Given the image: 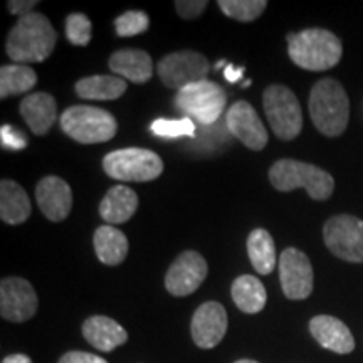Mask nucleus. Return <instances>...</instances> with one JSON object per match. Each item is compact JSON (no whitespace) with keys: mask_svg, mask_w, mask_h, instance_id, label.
Wrapping results in <instances>:
<instances>
[{"mask_svg":"<svg viewBox=\"0 0 363 363\" xmlns=\"http://www.w3.org/2000/svg\"><path fill=\"white\" fill-rule=\"evenodd\" d=\"M57 43V33L44 13L33 12L12 27L6 43L7 56L17 65L43 62L51 56Z\"/></svg>","mask_w":363,"mask_h":363,"instance_id":"1","label":"nucleus"},{"mask_svg":"<svg viewBox=\"0 0 363 363\" xmlns=\"http://www.w3.org/2000/svg\"><path fill=\"white\" fill-rule=\"evenodd\" d=\"M310 116L313 125L326 136H340L350 120V101L342 84L333 78H323L310 93Z\"/></svg>","mask_w":363,"mask_h":363,"instance_id":"2","label":"nucleus"},{"mask_svg":"<svg viewBox=\"0 0 363 363\" xmlns=\"http://www.w3.org/2000/svg\"><path fill=\"white\" fill-rule=\"evenodd\" d=\"M289 59L306 71H328L340 62L343 45L337 35L326 29H306L288 34Z\"/></svg>","mask_w":363,"mask_h":363,"instance_id":"3","label":"nucleus"},{"mask_svg":"<svg viewBox=\"0 0 363 363\" xmlns=\"http://www.w3.org/2000/svg\"><path fill=\"white\" fill-rule=\"evenodd\" d=\"M271 185L279 192L305 189L313 201H326L335 190V180L328 172L306 162L283 158L269 169Z\"/></svg>","mask_w":363,"mask_h":363,"instance_id":"4","label":"nucleus"},{"mask_svg":"<svg viewBox=\"0 0 363 363\" xmlns=\"http://www.w3.org/2000/svg\"><path fill=\"white\" fill-rule=\"evenodd\" d=\"M59 123L69 138L83 145L110 142L118 131L116 118L110 111L88 104L67 108Z\"/></svg>","mask_w":363,"mask_h":363,"instance_id":"5","label":"nucleus"},{"mask_svg":"<svg viewBox=\"0 0 363 363\" xmlns=\"http://www.w3.org/2000/svg\"><path fill=\"white\" fill-rule=\"evenodd\" d=\"M262 104L272 131L283 142H291L303 130V111L296 94L288 86L271 84L262 93Z\"/></svg>","mask_w":363,"mask_h":363,"instance_id":"6","label":"nucleus"},{"mask_svg":"<svg viewBox=\"0 0 363 363\" xmlns=\"http://www.w3.org/2000/svg\"><path fill=\"white\" fill-rule=\"evenodd\" d=\"M108 177L120 182H152L163 172V162L152 150L123 148L103 158Z\"/></svg>","mask_w":363,"mask_h":363,"instance_id":"7","label":"nucleus"},{"mask_svg":"<svg viewBox=\"0 0 363 363\" xmlns=\"http://www.w3.org/2000/svg\"><path fill=\"white\" fill-rule=\"evenodd\" d=\"M227 103L225 91L214 81H201L177 91L175 106L187 118H194L202 125H212L224 113Z\"/></svg>","mask_w":363,"mask_h":363,"instance_id":"8","label":"nucleus"},{"mask_svg":"<svg viewBox=\"0 0 363 363\" xmlns=\"http://www.w3.org/2000/svg\"><path fill=\"white\" fill-rule=\"evenodd\" d=\"M323 239L333 256L347 262H363V220L340 214L325 222Z\"/></svg>","mask_w":363,"mask_h":363,"instance_id":"9","label":"nucleus"},{"mask_svg":"<svg viewBox=\"0 0 363 363\" xmlns=\"http://www.w3.org/2000/svg\"><path fill=\"white\" fill-rule=\"evenodd\" d=\"M208 61L206 56L195 51H179L165 56L157 65V72L162 83L170 89H184L190 84L207 79Z\"/></svg>","mask_w":363,"mask_h":363,"instance_id":"10","label":"nucleus"},{"mask_svg":"<svg viewBox=\"0 0 363 363\" xmlns=\"http://www.w3.org/2000/svg\"><path fill=\"white\" fill-rule=\"evenodd\" d=\"M279 281L286 298L293 301L306 299L315 281L310 257L296 247L284 249L279 256Z\"/></svg>","mask_w":363,"mask_h":363,"instance_id":"11","label":"nucleus"},{"mask_svg":"<svg viewBox=\"0 0 363 363\" xmlns=\"http://www.w3.org/2000/svg\"><path fill=\"white\" fill-rule=\"evenodd\" d=\"M208 272L207 261L197 251L182 252L165 276L167 291L174 296H189L201 288Z\"/></svg>","mask_w":363,"mask_h":363,"instance_id":"12","label":"nucleus"},{"mask_svg":"<svg viewBox=\"0 0 363 363\" xmlns=\"http://www.w3.org/2000/svg\"><path fill=\"white\" fill-rule=\"evenodd\" d=\"M38 311V294L22 278H6L0 283V315L13 323H24Z\"/></svg>","mask_w":363,"mask_h":363,"instance_id":"13","label":"nucleus"},{"mask_svg":"<svg viewBox=\"0 0 363 363\" xmlns=\"http://www.w3.org/2000/svg\"><path fill=\"white\" fill-rule=\"evenodd\" d=\"M227 130L239 140L244 147L259 152L269 142L267 130L259 115L247 101H235L225 115Z\"/></svg>","mask_w":363,"mask_h":363,"instance_id":"14","label":"nucleus"},{"mask_svg":"<svg viewBox=\"0 0 363 363\" xmlns=\"http://www.w3.org/2000/svg\"><path fill=\"white\" fill-rule=\"evenodd\" d=\"M227 331V311L217 301H207L197 308L192 316L190 333L197 347L214 348L225 337Z\"/></svg>","mask_w":363,"mask_h":363,"instance_id":"15","label":"nucleus"},{"mask_svg":"<svg viewBox=\"0 0 363 363\" xmlns=\"http://www.w3.org/2000/svg\"><path fill=\"white\" fill-rule=\"evenodd\" d=\"M35 201L40 212L51 222H61L69 216L72 207L71 187L59 177H44L35 187Z\"/></svg>","mask_w":363,"mask_h":363,"instance_id":"16","label":"nucleus"},{"mask_svg":"<svg viewBox=\"0 0 363 363\" xmlns=\"http://www.w3.org/2000/svg\"><path fill=\"white\" fill-rule=\"evenodd\" d=\"M310 333L321 347L338 355H347L355 348V338L350 328L335 316L318 315L311 318Z\"/></svg>","mask_w":363,"mask_h":363,"instance_id":"17","label":"nucleus"},{"mask_svg":"<svg viewBox=\"0 0 363 363\" xmlns=\"http://www.w3.org/2000/svg\"><path fill=\"white\" fill-rule=\"evenodd\" d=\"M19 111L34 135H45L56 123L57 103L49 93L38 91L22 99Z\"/></svg>","mask_w":363,"mask_h":363,"instance_id":"18","label":"nucleus"},{"mask_svg":"<svg viewBox=\"0 0 363 363\" xmlns=\"http://www.w3.org/2000/svg\"><path fill=\"white\" fill-rule=\"evenodd\" d=\"M108 66L115 76L136 84L147 83L153 76L152 57L142 49H120L111 54Z\"/></svg>","mask_w":363,"mask_h":363,"instance_id":"19","label":"nucleus"},{"mask_svg":"<svg viewBox=\"0 0 363 363\" xmlns=\"http://www.w3.org/2000/svg\"><path fill=\"white\" fill-rule=\"evenodd\" d=\"M83 337L99 352H113L128 340V333L120 323L108 316H91L83 323Z\"/></svg>","mask_w":363,"mask_h":363,"instance_id":"20","label":"nucleus"},{"mask_svg":"<svg viewBox=\"0 0 363 363\" xmlns=\"http://www.w3.org/2000/svg\"><path fill=\"white\" fill-rule=\"evenodd\" d=\"M138 208V195L126 185H115L108 190L99 203V216L108 225L123 224L130 220Z\"/></svg>","mask_w":363,"mask_h":363,"instance_id":"21","label":"nucleus"},{"mask_svg":"<svg viewBox=\"0 0 363 363\" xmlns=\"http://www.w3.org/2000/svg\"><path fill=\"white\" fill-rule=\"evenodd\" d=\"M30 206L29 195L17 182L2 180L0 184V217L6 224L19 225L29 219Z\"/></svg>","mask_w":363,"mask_h":363,"instance_id":"22","label":"nucleus"},{"mask_svg":"<svg viewBox=\"0 0 363 363\" xmlns=\"http://www.w3.org/2000/svg\"><path fill=\"white\" fill-rule=\"evenodd\" d=\"M93 244L98 259L106 266L121 264L128 254V239L115 225L106 224L98 227L96 233H94Z\"/></svg>","mask_w":363,"mask_h":363,"instance_id":"23","label":"nucleus"},{"mask_svg":"<svg viewBox=\"0 0 363 363\" xmlns=\"http://www.w3.org/2000/svg\"><path fill=\"white\" fill-rule=\"evenodd\" d=\"M76 93L83 99H96V101H111L123 96L126 81L115 74H98L83 78L76 83Z\"/></svg>","mask_w":363,"mask_h":363,"instance_id":"24","label":"nucleus"},{"mask_svg":"<svg viewBox=\"0 0 363 363\" xmlns=\"http://www.w3.org/2000/svg\"><path fill=\"white\" fill-rule=\"evenodd\" d=\"M230 291H233V299L235 306H238L242 313L256 315V313L264 310L267 301L266 288L256 276H239V278L233 283V289H230Z\"/></svg>","mask_w":363,"mask_h":363,"instance_id":"25","label":"nucleus"},{"mask_svg":"<svg viewBox=\"0 0 363 363\" xmlns=\"http://www.w3.org/2000/svg\"><path fill=\"white\" fill-rule=\"evenodd\" d=\"M247 254L252 267L259 274L267 276L276 267V246L272 235L266 229H254L247 238Z\"/></svg>","mask_w":363,"mask_h":363,"instance_id":"26","label":"nucleus"},{"mask_svg":"<svg viewBox=\"0 0 363 363\" xmlns=\"http://www.w3.org/2000/svg\"><path fill=\"white\" fill-rule=\"evenodd\" d=\"M38 83V74L26 65H6L0 67V98L30 91Z\"/></svg>","mask_w":363,"mask_h":363,"instance_id":"27","label":"nucleus"},{"mask_svg":"<svg viewBox=\"0 0 363 363\" xmlns=\"http://www.w3.org/2000/svg\"><path fill=\"white\" fill-rule=\"evenodd\" d=\"M266 0H219V9L230 19L252 22L266 11Z\"/></svg>","mask_w":363,"mask_h":363,"instance_id":"28","label":"nucleus"},{"mask_svg":"<svg viewBox=\"0 0 363 363\" xmlns=\"http://www.w3.org/2000/svg\"><path fill=\"white\" fill-rule=\"evenodd\" d=\"M153 135L160 136V138H180V136H195V125L190 118H180V120H155L152 123Z\"/></svg>","mask_w":363,"mask_h":363,"instance_id":"29","label":"nucleus"},{"mask_svg":"<svg viewBox=\"0 0 363 363\" xmlns=\"http://www.w3.org/2000/svg\"><path fill=\"white\" fill-rule=\"evenodd\" d=\"M150 19L143 11H128L121 13L115 21L116 34L120 38H133V35L143 34L148 29Z\"/></svg>","mask_w":363,"mask_h":363,"instance_id":"30","label":"nucleus"},{"mask_svg":"<svg viewBox=\"0 0 363 363\" xmlns=\"http://www.w3.org/2000/svg\"><path fill=\"white\" fill-rule=\"evenodd\" d=\"M66 38L71 44L79 45H88L91 40V21L84 13H71L66 19Z\"/></svg>","mask_w":363,"mask_h":363,"instance_id":"31","label":"nucleus"},{"mask_svg":"<svg viewBox=\"0 0 363 363\" xmlns=\"http://www.w3.org/2000/svg\"><path fill=\"white\" fill-rule=\"evenodd\" d=\"M0 140H2V147L9 148V150H22L27 147V138L26 135L19 131L17 128H13L11 125H4L0 128Z\"/></svg>","mask_w":363,"mask_h":363,"instance_id":"32","label":"nucleus"},{"mask_svg":"<svg viewBox=\"0 0 363 363\" xmlns=\"http://www.w3.org/2000/svg\"><path fill=\"white\" fill-rule=\"evenodd\" d=\"M175 7L182 19L194 21L206 11L207 2L206 0H179V2H175Z\"/></svg>","mask_w":363,"mask_h":363,"instance_id":"33","label":"nucleus"},{"mask_svg":"<svg viewBox=\"0 0 363 363\" xmlns=\"http://www.w3.org/2000/svg\"><path fill=\"white\" fill-rule=\"evenodd\" d=\"M59 363H108L104 358L86 352H67L61 357Z\"/></svg>","mask_w":363,"mask_h":363,"instance_id":"34","label":"nucleus"},{"mask_svg":"<svg viewBox=\"0 0 363 363\" xmlns=\"http://www.w3.org/2000/svg\"><path fill=\"white\" fill-rule=\"evenodd\" d=\"M38 6V2L35 0H11V2L7 4L9 7V12L13 13V16H19V19L22 17L29 16V13H33L34 11L33 9Z\"/></svg>","mask_w":363,"mask_h":363,"instance_id":"35","label":"nucleus"},{"mask_svg":"<svg viewBox=\"0 0 363 363\" xmlns=\"http://www.w3.org/2000/svg\"><path fill=\"white\" fill-rule=\"evenodd\" d=\"M242 72H244V67H235L233 65H229L225 67L224 76L229 83H238V81L242 78Z\"/></svg>","mask_w":363,"mask_h":363,"instance_id":"36","label":"nucleus"},{"mask_svg":"<svg viewBox=\"0 0 363 363\" xmlns=\"http://www.w3.org/2000/svg\"><path fill=\"white\" fill-rule=\"evenodd\" d=\"M2 363H33L27 355H22V353H16V355H9L2 360Z\"/></svg>","mask_w":363,"mask_h":363,"instance_id":"37","label":"nucleus"},{"mask_svg":"<svg viewBox=\"0 0 363 363\" xmlns=\"http://www.w3.org/2000/svg\"><path fill=\"white\" fill-rule=\"evenodd\" d=\"M234 363H259V362L249 360V358H244V360H238V362H234Z\"/></svg>","mask_w":363,"mask_h":363,"instance_id":"38","label":"nucleus"},{"mask_svg":"<svg viewBox=\"0 0 363 363\" xmlns=\"http://www.w3.org/2000/svg\"><path fill=\"white\" fill-rule=\"evenodd\" d=\"M222 66H225V61H219L217 62V66H216V69H220Z\"/></svg>","mask_w":363,"mask_h":363,"instance_id":"39","label":"nucleus"}]
</instances>
